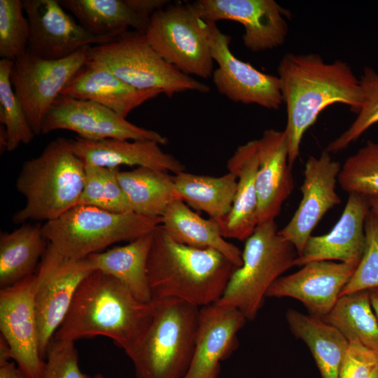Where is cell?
<instances>
[{
    "mask_svg": "<svg viewBox=\"0 0 378 378\" xmlns=\"http://www.w3.org/2000/svg\"><path fill=\"white\" fill-rule=\"evenodd\" d=\"M130 5L140 15L150 20L158 10L168 5L167 0H128Z\"/></svg>",
    "mask_w": 378,
    "mask_h": 378,
    "instance_id": "60d3db41",
    "label": "cell"
},
{
    "mask_svg": "<svg viewBox=\"0 0 378 378\" xmlns=\"http://www.w3.org/2000/svg\"><path fill=\"white\" fill-rule=\"evenodd\" d=\"M237 268L216 250L176 241L161 225L153 232L147 262L153 299L176 298L200 308L216 303Z\"/></svg>",
    "mask_w": 378,
    "mask_h": 378,
    "instance_id": "3957f363",
    "label": "cell"
},
{
    "mask_svg": "<svg viewBox=\"0 0 378 378\" xmlns=\"http://www.w3.org/2000/svg\"><path fill=\"white\" fill-rule=\"evenodd\" d=\"M144 34L153 50L181 72L212 77L210 23L200 17L191 3L178 2L155 11Z\"/></svg>",
    "mask_w": 378,
    "mask_h": 378,
    "instance_id": "9c48e42d",
    "label": "cell"
},
{
    "mask_svg": "<svg viewBox=\"0 0 378 378\" xmlns=\"http://www.w3.org/2000/svg\"><path fill=\"white\" fill-rule=\"evenodd\" d=\"M84 182L85 164L74 152L71 140H52L22 165L15 186L26 203L13 214V222L57 218L78 204Z\"/></svg>",
    "mask_w": 378,
    "mask_h": 378,
    "instance_id": "277c9868",
    "label": "cell"
},
{
    "mask_svg": "<svg viewBox=\"0 0 378 378\" xmlns=\"http://www.w3.org/2000/svg\"><path fill=\"white\" fill-rule=\"evenodd\" d=\"M378 365V352L351 341L342 362L338 378H370Z\"/></svg>",
    "mask_w": 378,
    "mask_h": 378,
    "instance_id": "ab89813d",
    "label": "cell"
},
{
    "mask_svg": "<svg viewBox=\"0 0 378 378\" xmlns=\"http://www.w3.org/2000/svg\"><path fill=\"white\" fill-rule=\"evenodd\" d=\"M200 307L176 298L152 300L148 324L125 354L135 378H183L193 356Z\"/></svg>",
    "mask_w": 378,
    "mask_h": 378,
    "instance_id": "5b68a950",
    "label": "cell"
},
{
    "mask_svg": "<svg viewBox=\"0 0 378 378\" xmlns=\"http://www.w3.org/2000/svg\"><path fill=\"white\" fill-rule=\"evenodd\" d=\"M286 318L290 331L309 349L321 378H338L349 341L323 319L288 309Z\"/></svg>",
    "mask_w": 378,
    "mask_h": 378,
    "instance_id": "83f0119b",
    "label": "cell"
},
{
    "mask_svg": "<svg viewBox=\"0 0 378 378\" xmlns=\"http://www.w3.org/2000/svg\"><path fill=\"white\" fill-rule=\"evenodd\" d=\"M117 176L132 211L138 214L162 217L173 202L180 200L168 172L139 167L119 169Z\"/></svg>",
    "mask_w": 378,
    "mask_h": 378,
    "instance_id": "4dcf8cb0",
    "label": "cell"
},
{
    "mask_svg": "<svg viewBox=\"0 0 378 378\" xmlns=\"http://www.w3.org/2000/svg\"><path fill=\"white\" fill-rule=\"evenodd\" d=\"M91 378H104L101 374H96L94 376L91 377Z\"/></svg>",
    "mask_w": 378,
    "mask_h": 378,
    "instance_id": "c3c4849f",
    "label": "cell"
},
{
    "mask_svg": "<svg viewBox=\"0 0 378 378\" xmlns=\"http://www.w3.org/2000/svg\"><path fill=\"white\" fill-rule=\"evenodd\" d=\"M191 4L206 22L241 23L243 43L253 52L277 48L286 41L290 13L274 0H197Z\"/></svg>",
    "mask_w": 378,
    "mask_h": 378,
    "instance_id": "5bb4252c",
    "label": "cell"
},
{
    "mask_svg": "<svg viewBox=\"0 0 378 378\" xmlns=\"http://www.w3.org/2000/svg\"><path fill=\"white\" fill-rule=\"evenodd\" d=\"M13 64L12 60H0V122L6 130L9 152L21 144H29L36 136L11 84Z\"/></svg>",
    "mask_w": 378,
    "mask_h": 378,
    "instance_id": "836d02e7",
    "label": "cell"
},
{
    "mask_svg": "<svg viewBox=\"0 0 378 378\" xmlns=\"http://www.w3.org/2000/svg\"><path fill=\"white\" fill-rule=\"evenodd\" d=\"M118 170L119 168L85 164L84 187L78 204L92 206L113 213L132 211L118 181Z\"/></svg>",
    "mask_w": 378,
    "mask_h": 378,
    "instance_id": "d6a6232c",
    "label": "cell"
},
{
    "mask_svg": "<svg viewBox=\"0 0 378 378\" xmlns=\"http://www.w3.org/2000/svg\"><path fill=\"white\" fill-rule=\"evenodd\" d=\"M70 130L90 141L107 139L151 140L165 145L167 137L139 127L98 103L59 95L44 117L41 134Z\"/></svg>",
    "mask_w": 378,
    "mask_h": 378,
    "instance_id": "4fadbf2b",
    "label": "cell"
},
{
    "mask_svg": "<svg viewBox=\"0 0 378 378\" xmlns=\"http://www.w3.org/2000/svg\"><path fill=\"white\" fill-rule=\"evenodd\" d=\"M88 47L62 59H43L27 51L14 61L11 84L36 135L41 134L43 120L54 102L86 63Z\"/></svg>",
    "mask_w": 378,
    "mask_h": 378,
    "instance_id": "8fae6325",
    "label": "cell"
},
{
    "mask_svg": "<svg viewBox=\"0 0 378 378\" xmlns=\"http://www.w3.org/2000/svg\"><path fill=\"white\" fill-rule=\"evenodd\" d=\"M88 258L69 259L48 244L36 270L34 304L41 357L46 358L48 345L64 321L77 288L94 271Z\"/></svg>",
    "mask_w": 378,
    "mask_h": 378,
    "instance_id": "30bf717a",
    "label": "cell"
},
{
    "mask_svg": "<svg viewBox=\"0 0 378 378\" xmlns=\"http://www.w3.org/2000/svg\"><path fill=\"white\" fill-rule=\"evenodd\" d=\"M256 140L258 167L255 183L260 224L274 220L291 194L294 183L285 130H267Z\"/></svg>",
    "mask_w": 378,
    "mask_h": 378,
    "instance_id": "44dd1931",
    "label": "cell"
},
{
    "mask_svg": "<svg viewBox=\"0 0 378 378\" xmlns=\"http://www.w3.org/2000/svg\"><path fill=\"white\" fill-rule=\"evenodd\" d=\"M48 241L40 223H23L19 228L0 234V287H9L36 270Z\"/></svg>",
    "mask_w": 378,
    "mask_h": 378,
    "instance_id": "f1b7e54d",
    "label": "cell"
},
{
    "mask_svg": "<svg viewBox=\"0 0 378 378\" xmlns=\"http://www.w3.org/2000/svg\"><path fill=\"white\" fill-rule=\"evenodd\" d=\"M22 0H0V56L15 61L27 51L29 24Z\"/></svg>",
    "mask_w": 378,
    "mask_h": 378,
    "instance_id": "8d00e7d4",
    "label": "cell"
},
{
    "mask_svg": "<svg viewBox=\"0 0 378 378\" xmlns=\"http://www.w3.org/2000/svg\"><path fill=\"white\" fill-rule=\"evenodd\" d=\"M295 246L279 234L274 220L260 223L245 241L242 265L232 274L218 303L253 320L272 284L294 266Z\"/></svg>",
    "mask_w": 378,
    "mask_h": 378,
    "instance_id": "52a82bcc",
    "label": "cell"
},
{
    "mask_svg": "<svg viewBox=\"0 0 378 378\" xmlns=\"http://www.w3.org/2000/svg\"><path fill=\"white\" fill-rule=\"evenodd\" d=\"M161 225L181 244L216 250L236 267L242 265V252L223 237L219 224L214 219L201 217L182 200H176L169 206L162 216Z\"/></svg>",
    "mask_w": 378,
    "mask_h": 378,
    "instance_id": "484cf974",
    "label": "cell"
},
{
    "mask_svg": "<svg viewBox=\"0 0 378 378\" xmlns=\"http://www.w3.org/2000/svg\"><path fill=\"white\" fill-rule=\"evenodd\" d=\"M370 211L368 198L350 193L343 213L328 233L312 235L294 266L317 261L339 260L358 266L365 251V223Z\"/></svg>",
    "mask_w": 378,
    "mask_h": 378,
    "instance_id": "ffe728a7",
    "label": "cell"
},
{
    "mask_svg": "<svg viewBox=\"0 0 378 378\" xmlns=\"http://www.w3.org/2000/svg\"><path fill=\"white\" fill-rule=\"evenodd\" d=\"M368 291L372 309L378 319V288L370 289Z\"/></svg>",
    "mask_w": 378,
    "mask_h": 378,
    "instance_id": "ee69618b",
    "label": "cell"
},
{
    "mask_svg": "<svg viewBox=\"0 0 378 378\" xmlns=\"http://www.w3.org/2000/svg\"><path fill=\"white\" fill-rule=\"evenodd\" d=\"M283 103L286 106L288 163L300 154L304 132L327 106L347 105L356 114L363 101L360 80L351 66L336 59L326 62L318 54H286L278 66Z\"/></svg>",
    "mask_w": 378,
    "mask_h": 378,
    "instance_id": "6da1fadb",
    "label": "cell"
},
{
    "mask_svg": "<svg viewBox=\"0 0 378 378\" xmlns=\"http://www.w3.org/2000/svg\"><path fill=\"white\" fill-rule=\"evenodd\" d=\"M43 378H91L78 365L75 342L52 339L47 353Z\"/></svg>",
    "mask_w": 378,
    "mask_h": 378,
    "instance_id": "f35d334b",
    "label": "cell"
},
{
    "mask_svg": "<svg viewBox=\"0 0 378 378\" xmlns=\"http://www.w3.org/2000/svg\"><path fill=\"white\" fill-rule=\"evenodd\" d=\"M370 210L378 217V197H368Z\"/></svg>",
    "mask_w": 378,
    "mask_h": 378,
    "instance_id": "bcb514c9",
    "label": "cell"
},
{
    "mask_svg": "<svg viewBox=\"0 0 378 378\" xmlns=\"http://www.w3.org/2000/svg\"><path fill=\"white\" fill-rule=\"evenodd\" d=\"M153 232L129 241L126 245L87 257L95 270L105 272L120 281L144 303H150L153 300L147 262Z\"/></svg>",
    "mask_w": 378,
    "mask_h": 378,
    "instance_id": "d4e9b609",
    "label": "cell"
},
{
    "mask_svg": "<svg viewBox=\"0 0 378 378\" xmlns=\"http://www.w3.org/2000/svg\"><path fill=\"white\" fill-rule=\"evenodd\" d=\"M257 140L239 146L227 162L229 172L237 178L232 208L219 223L223 237L246 241L258 224L256 173Z\"/></svg>",
    "mask_w": 378,
    "mask_h": 378,
    "instance_id": "cb8c5ba5",
    "label": "cell"
},
{
    "mask_svg": "<svg viewBox=\"0 0 378 378\" xmlns=\"http://www.w3.org/2000/svg\"><path fill=\"white\" fill-rule=\"evenodd\" d=\"M37 274L0 290V331L9 346L11 358L27 378H43L34 295Z\"/></svg>",
    "mask_w": 378,
    "mask_h": 378,
    "instance_id": "7c38bea8",
    "label": "cell"
},
{
    "mask_svg": "<svg viewBox=\"0 0 378 378\" xmlns=\"http://www.w3.org/2000/svg\"><path fill=\"white\" fill-rule=\"evenodd\" d=\"M181 200L195 210L206 213L218 224L230 212L237 188V176L197 175L185 171L172 175Z\"/></svg>",
    "mask_w": 378,
    "mask_h": 378,
    "instance_id": "f546056e",
    "label": "cell"
},
{
    "mask_svg": "<svg viewBox=\"0 0 378 378\" xmlns=\"http://www.w3.org/2000/svg\"><path fill=\"white\" fill-rule=\"evenodd\" d=\"M370 378H378V365L374 368Z\"/></svg>",
    "mask_w": 378,
    "mask_h": 378,
    "instance_id": "7dc6e473",
    "label": "cell"
},
{
    "mask_svg": "<svg viewBox=\"0 0 378 378\" xmlns=\"http://www.w3.org/2000/svg\"><path fill=\"white\" fill-rule=\"evenodd\" d=\"M87 60L100 64L127 85L139 90H160L169 97L195 91L207 93L208 85L184 74L163 59L144 34L126 31L111 42L88 47Z\"/></svg>",
    "mask_w": 378,
    "mask_h": 378,
    "instance_id": "ba28073f",
    "label": "cell"
},
{
    "mask_svg": "<svg viewBox=\"0 0 378 378\" xmlns=\"http://www.w3.org/2000/svg\"><path fill=\"white\" fill-rule=\"evenodd\" d=\"M75 154L85 164L106 168L121 165L148 167L174 174L185 166L172 155L164 153L160 144L151 140L107 139L90 141L77 137L71 140Z\"/></svg>",
    "mask_w": 378,
    "mask_h": 378,
    "instance_id": "7402d4cb",
    "label": "cell"
},
{
    "mask_svg": "<svg viewBox=\"0 0 378 378\" xmlns=\"http://www.w3.org/2000/svg\"><path fill=\"white\" fill-rule=\"evenodd\" d=\"M323 320L337 328L349 342L356 341L378 352V319L368 290L340 296Z\"/></svg>",
    "mask_w": 378,
    "mask_h": 378,
    "instance_id": "1f68e13d",
    "label": "cell"
},
{
    "mask_svg": "<svg viewBox=\"0 0 378 378\" xmlns=\"http://www.w3.org/2000/svg\"><path fill=\"white\" fill-rule=\"evenodd\" d=\"M29 24L27 52L47 60L62 59L79 49L109 41L87 31L58 0H22Z\"/></svg>",
    "mask_w": 378,
    "mask_h": 378,
    "instance_id": "2e32d148",
    "label": "cell"
},
{
    "mask_svg": "<svg viewBox=\"0 0 378 378\" xmlns=\"http://www.w3.org/2000/svg\"><path fill=\"white\" fill-rule=\"evenodd\" d=\"M160 94V90L134 88L104 66L87 60L60 95L98 103L126 118L134 109Z\"/></svg>",
    "mask_w": 378,
    "mask_h": 378,
    "instance_id": "603a6c76",
    "label": "cell"
},
{
    "mask_svg": "<svg viewBox=\"0 0 378 378\" xmlns=\"http://www.w3.org/2000/svg\"><path fill=\"white\" fill-rule=\"evenodd\" d=\"M365 234L363 255L340 296L378 288V217L371 210L365 220Z\"/></svg>",
    "mask_w": 378,
    "mask_h": 378,
    "instance_id": "74e56055",
    "label": "cell"
},
{
    "mask_svg": "<svg viewBox=\"0 0 378 378\" xmlns=\"http://www.w3.org/2000/svg\"><path fill=\"white\" fill-rule=\"evenodd\" d=\"M341 167L326 150L318 158L309 157L306 162L302 199L292 218L279 230L295 246L298 255L323 216L341 202L335 190Z\"/></svg>",
    "mask_w": 378,
    "mask_h": 378,
    "instance_id": "e0dca14e",
    "label": "cell"
},
{
    "mask_svg": "<svg viewBox=\"0 0 378 378\" xmlns=\"http://www.w3.org/2000/svg\"><path fill=\"white\" fill-rule=\"evenodd\" d=\"M0 378H27L22 372L9 361L0 363Z\"/></svg>",
    "mask_w": 378,
    "mask_h": 378,
    "instance_id": "b9f144b4",
    "label": "cell"
},
{
    "mask_svg": "<svg viewBox=\"0 0 378 378\" xmlns=\"http://www.w3.org/2000/svg\"><path fill=\"white\" fill-rule=\"evenodd\" d=\"M161 223L162 217L133 211L113 213L78 204L57 218L46 222L42 232L62 256L80 260L115 243L131 241L150 234Z\"/></svg>",
    "mask_w": 378,
    "mask_h": 378,
    "instance_id": "8992f818",
    "label": "cell"
},
{
    "mask_svg": "<svg viewBox=\"0 0 378 378\" xmlns=\"http://www.w3.org/2000/svg\"><path fill=\"white\" fill-rule=\"evenodd\" d=\"M209 23L212 57L218 64L212 78L218 92L234 102L278 110L283 104L278 76L262 73L236 57L230 50V36L216 23Z\"/></svg>",
    "mask_w": 378,
    "mask_h": 378,
    "instance_id": "9a60e30c",
    "label": "cell"
},
{
    "mask_svg": "<svg viewBox=\"0 0 378 378\" xmlns=\"http://www.w3.org/2000/svg\"><path fill=\"white\" fill-rule=\"evenodd\" d=\"M11 358L10 350L4 338L0 336V363L9 361Z\"/></svg>",
    "mask_w": 378,
    "mask_h": 378,
    "instance_id": "7bdbcfd3",
    "label": "cell"
},
{
    "mask_svg": "<svg viewBox=\"0 0 378 378\" xmlns=\"http://www.w3.org/2000/svg\"><path fill=\"white\" fill-rule=\"evenodd\" d=\"M337 182L342 189L366 197H378V142L367 144L341 167Z\"/></svg>",
    "mask_w": 378,
    "mask_h": 378,
    "instance_id": "e575fe53",
    "label": "cell"
},
{
    "mask_svg": "<svg viewBox=\"0 0 378 378\" xmlns=\"http://www.w3.org/2000/svg\"><path fill=\"white\" fill-rule=\"evenodd\" d=\"M246 318L237 308L216 302L200 308L195 349L183 378H217L220 361L237 346Z\"/></svg>",
    "mask_w": 378,
    "mask_h": 378,
    "instance_id": "d6986e66",
    "label": "cell"
},
{
    "mask_svg": "<svg viewBox=\"0 0 378 378\" xmlns=\"http://www.w3.org/2000/svg\"><path fill=\"white\" fill-rule=\"evenodd\" d=\"M151 313L152 302H140L120 281L94 270L80 284L52 339L104 336L127 352L146 330Z\"/></svg>",
    "mask_w": 378,
    "mask_h": 378,
    "instance_id": "7a4b0ae2",
    "label": "cell"
},
{
    "mask_svg": "<svg viewBox=\"0 0 378 378\" xmlns=\"http://www.w3.org/2000/svg\"><path fill=\"white\" fill-rule=\"evenodd\" d=\"M8 136L6 130L3 125L0 126V151L2 154L6 150H7Z\"/></svg>",
    "mask_w": 378,
    "mask_h": 378,
    "instance_id": "f6af8a7d",
    "label": "cell"
},
{
    "mask_svg": "<svg viewBox=\"0 0 378 378\" xmlns=\"http://www.w3.org/2000/svg\"><path fill=\"white\" fill-rule=\"evenodd\" d=\"M359 80L363 96L362 106L348 129L328 144L325 150L330 153L344 150L378 122V73L366 66Z\"/></svg>",
    "mask_w": 378,
    "mask_h": 378,
    "instance_id": "d590c367",
    "label": "cell"
},
{
    "mask_svg": "<svg viewBox=\"0 0 378 378\" xmlns=\"http://www.w3.org/2000/svg\"><path fill=\"white\" fill-rule=\"evenodd\" d=\"M79 24L96 37L112 41L130 27L144 34L150 20L136 13L128 0H58Z\"/></svg>",
    "mask_w": 378,
    "mask_h": 378,
    "instance_id": "4316f807",
    "label": "cell"
},
{
    "mask_svg": "<svg viewBox=\"0 0 378 378\" xmlns=\"http://www.w3.org/2000/svg\"><path fill=\"white\" fill-rule=\"evenodd\" d=\"M356 267L342 262H309L295 273L278 278L266 297L294 298L303 304L309 315L323 319L337 302Z\"/></svg>",
    "mask_w": 378,
    "mask_h": 378,
    "instance_id": "ac0fdd59",
    "label": "cell"
}]
</instances>
